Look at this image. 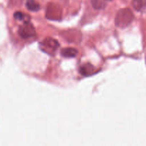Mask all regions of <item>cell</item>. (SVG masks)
I'll use <instances>...</instances> for the list:
<instances>
[{"label":"cell","instance_id":"cell-3","mask_svg":"<svg viewBox=\"0 0 146 146\" xmlns=\"http://www.w3.org/2000/svg\"><path fill=\"white\" fill-rule=\"evenodd\" d=\"M61 54L66 58H73L76 56L78 54V51L74 48L68 47V48H63L61 51Z\"/></svg>","mask_w":146,"mask_h":146},{"label":"cell","instance_id":"cell-5","mask_svg":"<svg viewBox=\"0 0 146 146\" xmlns=\"http://www.w3.org/2000/svg\"><path fill=\"white\" fill-rule=\"evenodd\" d=\"M80 73L84 76H89L94 71V67L90 64H85L80 68Z\"/></svg>","mask_w":146,"mask_h":146},{"label":"cell","instance_id":"cell-9","mask_svg":"<svg viewBox=\"0 0 146 146\" xmlns=\"http://www.w3.org/2000/svg\"><path fill=\"white\" fill-rule=\"evenodd\" d=\"M25 16V14H24V13L21 12V11H17V12L14 13V18L17 20H19V21H22V20H24Z\"/></svg>","mask_w":146,"mask_h":146},{"label":"cell","instance_id":"cell-10","mask_svg":"<svg viewBox=\"0 0 146 146\" xmlns=\"http://www.w3.org/2000/svg\"><path fill=\"white\" fill-rule=\"evenodd\" d=\"M108 1H112V0H108Z\"/></svg>","mask_w":146,"mask_h":146},{"label":"cell","instance_id":"cell-8","mask_svg":"<svg viewBox=\"0 0 146 146\" xmlns=\"http://www.w3.org/2000/svg\"><path fill=\"white\" fill-rule=\"evenodd\" d=\"M91 4L96 10L104 9L106 5L105 0H91Z\"/></svg>","mask_w":146,"mask_h":146},{"label":"cell","instance_id":"cell-2","mask_svg":"<svg viewBox=\"0 0 146 146\" xmlns=\"http://www.w3.org/2000/svg\"><path fill=\"white\" fill-rule=\"evenodd\" d=\"M19 34L23 38H31L35 35V29L32 24L29 21H27L20 27Z\"/></svg>","mask_w":146,"mask_h":146},{"label":"cell","instance_id":"cell-4","mask_svg":"<svg viewBox=\"0 0 146 146\" xmlns=\"http://www.w3.org/2000/svg\"><path fill=\"white\" fill-rule=\"evenodd\" d=\"M43 45L44 46L47 47L48 48H50L51 50H56V48L59 46L58 41L55 39H53L51 38H46L42 43Z\"/></svg>","mask_w":146,"mask_h":146},{"label":"cell","instance_id":"cell-7","mask_svg":"<svg viewBox=\"0 0 146 146\" xmlns=\"http://www.w3.org/2000/svg\"><path fill=\"white\" fill-rule=\"evenodd\" d=\"M132 5L136 11H142L146 8V0H133Z\"/></svg>","mask_w":146,"mask_h":146},{"label":"cell","instance_id":"cell-6","mask_svg":"<svg viewBox=\"0 0 146 146\" xmlns=\"http://www.w3.org/2000/svg\"><path fill=\"white\" fill-rule=\"evenodd\" d=\"M26 7L31 11H38L40 9V4L36 0H27Z\"/></svg>","mask_w":146,"mask_h":146},{"label":"cell","instance_id":"cell-1","mask_svg":"<svg viewBox=\"0 0 146 146\" xmlns=\"http://www.w3.org/2000/svg\"><path fill=\"white\" fill-rule=\"evenodd\" d=\"M133 19V14L129 9H123L118 12L115 18V24L119 27H126Z\"/></svg>","mask_w":146,"mask_h":146}]
</instances>
